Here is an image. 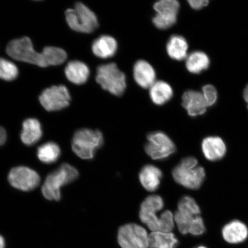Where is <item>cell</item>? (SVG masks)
Returning <instances> with one entry per match:
<instances>
[{"instance_id": "obj_28", "label": "cell", "mask_w": 248, "mask_h": 248, "mask_svg": "<svg viewBox=\"0 0 248 248\" xmlns=\"http://www.w3.org/2000/svg\"><path fill=\"white\" fill-rule=\"evenodd\" d=\"M195 217L186 215L178 210L176 212L174 219L178 230L182 234L186 235L189 233L191 223Z\"/></svg>"}, {"instance_id": "obj_23", "label": "cell", "mask_w": 248, "mask_h": 248, "mask_svg": "<svg viewBox=\"0 0 248 248\" xmlns=\"http://www.w3.org/2000/svg\"><path fill=\"white\" fill-rule=\"evenodd\" d=\"M210 60L205 53L195 51L189 55L186 59V66L189 72L199 74L209 67Z\"/></svg>"}, {"instance_id": "obj_20", "label": "cell", "mask_w": 248, "mask_h": 248, "mask_svg": "<svg viewBox=\"0 0 248 248\" xmlns=\"http://www.w3.org/2000/svg\"><path fill=\"white\" fill-rule=\"evenodd\" d=\"M188 48L186 40L179 35L170 37L166 47L170 57L176 61H182L187 57Z\"/></svg>"}, {"instance_id": "obj_13", "label": "cell", "mask_w": 248, "mask_h": 248, "mask_svg": "<svg viewBox=\"0 0 248 248\" xmlns=\"http://www.w3.org/2000/svg\"><path fill=\"white\" fill-rule=\"evenodd\" d=\"M182 106L191 117L202 115L208 107L202 93L194 91L185 92L182 96Z\"/></svg>"}, {"instance_id": "obj_8", "label": "cell", "mask_w": 248, "mask_h": 248, "mask_svg": "<svg viewBox=\"0 0 248 248\" xmlns=\"http://www.w3.org/2000/svg\"><path fill=\"white\" fill-rule=\"evenodd\" d=\"M172 176L175 181L184 187L198 190L205 179V170L202 167H189L180 164L172 170Z\"/></svg>"}, {"instance_id": "obj_14", "label": "cell", "mask_w": 248, "mask_h": 248, "mask_svg": "<svg viewBox=\"0 0 248 248\" xmlns=\"http://www.w3.org/2000/svg\"><path fill=\"white\" fill-rule=\"evenodd\" d=\"M202 150L206 159L216 162L222 159L226 153V146L223 140L217 136H210L203 140Z\"/></svg>"}, {"instance_id": "obj_31", "label": "cell", "mask_w": 248, "mask_h": 248, "mask_svg": "<svg viewBox=\"0 0 248 248\" xmlns=\"http://www.w3.org/2000/svg\"><path fill=\"white\" fill-rule=\"evenodd\" d=\"M202 95L207 106H213L217 99V92L215 87L212 85L204 86L202 88Z\"/></svg>"}, {"instance_id": "obj_10", "label": "cell", "mask_w": 248, "mask_h": 248, "mask_svg": "<svg viewBox=\"0 0 248 248\" xmlns=\"http://www.w3.org/2000/svg\"><path fill=\"white\" fill-rule=\"evenodd\" d=\"M180 8L176 0H161L154 5L156 14L153 18V23L157 29L166 30L171 27L177 20Z\"/></svg>"}, {"instance_id": "obj_4", "label": "cell", "mask_w": 248, "mask_h": 248, "mask_svg": "<svg viewBox=\"0 0 248 248\" xmlns=\"http://www.w3.org/2000/svg\"><path fill=\"white\" fill-rule=\"evenodd\" d=\"M96 80L102 89L117 96L122 95L126 87L125 74L121 71L114 63L99 66Z\"/></svg>"}, {"instance_id": "obj_34", "label": "cell", "mask_w": 248, "mask_h": 248, "mask_svg": "<svg viewBox=\"0 0 248 248\" xmlns=\"http://www.w3.org/2000/svg\"><path fill=\"white\" fill-rule=\"evenodd\" d=\"M244 98L247 104V108H248V84L244 91Z\"/></svg>"}, {"instance_id": "obj_35", "label": "cell", "mask_w": 248, "mask_h": 248, "mask_svg": "<svg viewBox=\"0 0 248 248\" xmlns=\"http://www.w3.org/2000/svg\"><path fill=\"white\" fill-rule=\"evenodd\" d=\"M0 248H5V241L1 235H0Z\"/></svg>"}, {"instance_id": "obj_29", "label": "cell", "mask_w": 248, "mask_h": 248, "mask_svg": "<svg viewBox=\"0 0 248 248\" xmlns=\"http://www.w3.org/2000/svg\"><path fill=\"white\" fill-rule=\"evenodd\" d=\"M160 231L170 232L174 228V217L170 211L167 210L162 214L160 218Z\"/></svg>"}, {"instance_id": "obj_2", "label": "cell", "mask_w": 248, "mask_h": 248, "mask_svg": "<svg viewBox=\"0 0 248 248\" xmlns=\"http://www.w3.org/2000/svg\"><path fill=\"white\" fill-rule=\"evenodd\" d=\"M79 172L75 167L64 163L55 171L47 176L42 187V193L46 200L60 201L61 188L76 180Z\"/></svg>"}, {"instance_id": "obj_1", "label": "cell", "mask_w": 248, "mask_h": 248, "mask_svg": "<svg viewBox=\"0 0 248 248\" xmlns=\"http://www.w3.org/2000/svg\"><path fill=\"white\" fill-rule=\"evenodd\" d=\"M6 51L9 57L16 61L41 67L58 66L63 63L67 57L64 49L56 46H46L41 53L36 52L29 37L12 40Z\"/></svg>"}, {"instance_id": "obj_22", "label": "cell", "mask_w": 248, "mask_h": 248, "mask_svg": "<svg viewBox=\"0 0 248 248\" xmlns=\"http://www.w3.org/2000/svg\"><path fill=\"white\" fill-rule=\"evenodd\" d=\"M178 243V238L171 232H154L149 235L150 248H176Z\"/></svg>"}, {"instance_id": "obj_30", "label": "cell", "mask_w": 248, "mask_h": 248, "mask_svg": "<svg viewBox=\"0 0 248 248\" xmlns=\"http://www.w3.org/2000/svg\"><path fill=\"white\" fill-rule=\"evenodd\" d=\"M206 231L205 225H204L202 218L200 216H195L191 223L189 234L194 236H200L202 235Z\"/></svg>"}, {"instance_id": "obj_5", "label": "cell", "mask_w": 248, "mask_h": 248, "mask_svg": "<svg viewBox=\"0 0 248 248\" xmlns=\"http://www.w3.org/2000/svg\"><path fill=\"white\" fill-rule=\"evenodd\" d=\"M69 27L77 32L90 33L97 29V16L92 11L81 2H77L73 9L65 12Z\"/></svg>"}, {"instance_id": "obj_12", "label": "cell", "mask_w": 248, "mask_h": 248, "mask_svg": "<svg viewBox=\"0 0 248 248\" xmlns=\"http://www.w3.org/2000/svg\"><path fill=\"white\" fill-rule=\"evenodd\" d=\"M222 236L226 243L229 244L243 243L248 238V228L239 220H233L223 227Z\"/></svg>"}, {"instance_id": "obj_16", "label": "cell", "mask_w": 248, "mask_h": 248, "mask_svg": "<svg viewBox=\"0 0 248 248\" xmlns=\"http://www.w3.org/2000/svg\"><path fill=\"white\" fill-rule=\"evenodd\" d=\"M163 173L158 167L147 164L139 173V180L142 187L148 191H155L159 187Z\"/></svg>"}, {"instance_id": "obj_9", "label": "cell", "mask_w": 248, "mask_h": 248, "mask_svg": "<svg viewBox=\"0 0 248 248\" xmlns=\"http://www.w3.org/2000/svg\"><path fill=\"white\" fill-rule=\"evenodd\" d=\"M70 101V93L64 85L53 86L46 89L39 97L40 104L48 111L63 109L69 106Z\"/></svg>"}, {"instance_id": "obj_26", "label": "cell", "mask_w": 248, "mask_h": 248, "mask_svg": "<svg viewBox=\"0 0 248 248\" xmlns=\"http://www.w3.org/2000/svg\"><path fill=\"white\" fill-rule=\"evenodd\" d=\"M18 75V68L13 62L0 58V78L11 81L16 78Z\"/></svg>"}, {"instance_id": "obj_33", "label": "cell", "mask_w": 248, "mask_h": 248, "mask_svg": "<svg viewBox=\"0 0 248 248\" xmlns=\"http://www.w3.org/2000/svg\"><path fill=\"white\" fill-rule=\"evenodd\" d=\"M7 139V135L5 129L3 127L0 126V147L5 143Z\"/></svg>"}, {"instance_id": "obj_11", "label": "cell", "mask_w": 248, "mask_h": 248, "mask_svg": "<svg viewBox=\"0 0 248 248\" xmlns=\"http://www.w3.org/2000/svg\"><path fill=\"white\" fill-rule=\"evenodd\" d=\"M9 184L18 190L29 191L39 186L40 178L35 170L24 166L15 167L8 175Z\"/></svg>"}, {"instance_id": "obj_7", "label": "cell", "mask_w": 248, "mask_h": 248, "mask_svg": "<svg viewBox=\"0 0 248 248\" xmlns=\"http://www.w3.org/2000/svg\"><path fill=\"white\" fill-rule=\"evenodd\" d=\"M117 241L122 248H149L147 231L136 224L121 226L118 232Z\"/></svg>"}, {"instance_id": "obj_19", "label": "cell", "mask_w": 248, "mask_h": 248, "mask_svg": "<svg viewBox=\"0 0 248 248\" xmlns=\"http://www.w3.org/2000/svg\"><path fill=\"white\" fill-rule=\"evenodd\" d=\"M43 135L41 124L36 119H28L23 124L20 138L24 144L31 146L40 140Z\"/></svg>"}, {"instance_id": "obj_27", "label": "cell", "mask_w": 248, "mask_h": 248, "mask_svg": "<svg viewBox=\"0 0 248 248\" xmlns=\"http://www.w3.org/2000/svg\"><path fill=\"white\" fill-rule=\"evenodd\" d=\"M178 211L191 216H199L201 209L193 198L184 196L180 200L178 203Z\"/></svg>"}, {"instance_id": "obj_18", "label": "cell", "mask_w": 248, "mask_h": 248, "mask_svg": "<svg viewBox=\"0 0 248 248\" xmlns=\"http://www.w3.org/2000/svg\"><path fill=\"white\" fill-rule=\"evenodd\" d=\"M65 74L68 80L76 85L86 82L90 76V70L87 65L78 61H71L65 68Z\"/></svg>"}, {"instance_id": "obj_3", "label": "cell", "mask_w": 248, "mask_h": 248, "mask_svg": "<svg viewBox=\"0 0 248 248\" xmlns=\"http://www.w3.org/2000/svg\"><path fill=\"white\" fill-rule=\"evenodd\" d=\"M104 143L103 135L98 130L80 129L74 135L72 148L78 156L82 159L91 160Z\"/></svg>"}, {"instance_id": "obj_21", "label": "cell", "mask_w": 248, "mask_h": 248, "mask_svg": "<svg viewBox=\"0 0 248 248\" xmlns=\"http://www.w3.org/2000/svg\"><path fill=\"white\" fill-rule=\"evenodd\" d=\"M152 101L157 105H162L169 101L173 96L171 87L162 80L155 82L150 88Z\"/></svg>"}, {"instance_id": "obj_36", "label": "cell", "mask_w": 248, "mask_h": 248, "mask_svg": "<svg viewBox=\"0 0 248 248\" xmlns=\"http://www.w3.org/2000/svg\"><path fill=\"white\" fill-rule=\"evenodd\" d=\"M195 248H207L206 247L203 246H198Z\"/></svg>"}, {"instance_id": "obj_6", "label": "cell", "mask_w": 248, "mask_h": 248, "mask_svg": "<svg viewBox=\"0 0 248 248\" xmlns=\"http://www.w3.org/2000/svg\"><path fill=\"white\" fill-rule=\"evenodd\" d=\"M147 140L148 142L145 145V151L154 160L167 159L176 152L174 142L162 132L150 133L147 136Z\"/></svg>"}, {"instance_id": "obj_32", "label": "cell", "mask_w": 248, "mask_h": 248, "mask_svg": "<svg viewBox=\"0 0 248 248\" xmlns=\"http://www.w3.org/2000/svg\"><path fill=\"white\" fill-rule=\"evenodd\" d=\"M188 2L192 8L200 10V9L206 7L209 4V1L207 0H189Z\"/></svg>"}, {"instance_id": "obj_17", "label": "cell", "mask_w": 248, "mask_h": 248, "mask_svg": "<svg viewBox=\"0 0 248 248\" xmlns=\"http://www.w3.org/2000/svg\"><path fill=\"white\" fill-rule=\"evenodd\" d=\"M117 47L116 40L112 36L102 35L93 43L92 51L96 57L107 59L115 55Z\"/></svg>"}, {"instance_id": "obj_25", "label": "cell", "mask_w": 248, "mask_h": 248, "mask_svg": "<svg viewBox=\"0 0 248 248\" xmlns=\"http://www.w3.org/2000/svg\"><path fill=\"white\" fill-rule=\"evenodd\" d=\"M164 203L163 198L159 195H150L142 202L140 210L141 212L154 213L159 212L163 208Z\"/></svg>"}, {"instance_id": "obj_24", "label": "cell", "mask_w": 248, "mask_h": 248, "mask_svg": "<svg viewBox=\"0 0 248 248\" xmlns=\"http://www.w3.org/2000/svg\"><path fill=\"white\" fill-rule=\"evenodd\" d=\"M60 146L54 142H48L40 146L37 152L39 159L45 164L55 163L60 157Z\"/></svg>"}, {"instance_id": "obj_15", "label": "cell", "mask_w": 248, "mask_h": 248, "mask_svg": "<svg viewBox=\"0 0 248 248\" xmlns=\"http://www.w3.org/2000/svg\"><path fill=\"white\" fill-rule=\"evenodd\" d=\"M133 77L136 83L142 88H150L156 82V73L153 66L144 60L138 61L133 67Z\"/></svg>"}]
</instances>
